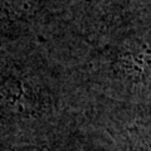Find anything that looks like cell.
I'll return each mask as SVG.
<instances>
[{"instance_id": "1", "label": "cell", "mask_w": 151, "mask_h": 151, "mask_svg": "<svg viewBox=\"0 0 151 151\" xmlns=\"http://www.w3.org/2000/svg\"><path fill=\"white\" fill-rule=\"evenodd\" d=\"M0 151H58L53 150L48 145H29V144H12L1 145Z\"/></svg>"}]
</instances>
